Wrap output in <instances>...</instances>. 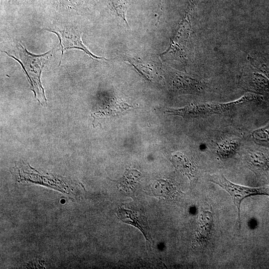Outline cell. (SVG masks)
<instances>
[{
    "label": "cell",
    "instance_id": "6da1fadb",
    "mask_svg": "<svg viewBox=\"0 0 269 269\" xmlns=\"http://www.w3.org/2000/svg\"><path fill=\"white\" fill-rule=\"evenodd\" d=\"M260 96L248 92L239 99L225 103L191 104L186 107L178 109H170L165 112L173 115L184 117H196L213 114H219L230 111L236 107L252 101Z\"/></svg>",
    "mask_w": 269,
    "mask_h": 269
},
{
    "label": "cell",
    "instance_id": "5b68a950",
    "mask_svg": "<svg viewBox=\"0 0 269 269\" xmlns=\"http://www.w3.org/2000/svg\"><path fill=\"white\" fill-rule=\"evenodd\" d=\"M51 31L55 33L59 37L62 55L66 49L78 48L83 50L93 59L107 60L104 57H98L92 54L87 48L81 40V34L77 29L67 28Z\"/></svg>",
    "mask_w": 269,
    "mask_h": 269
},
{
    "label": "cell",
    "instance_id": "9c48e42d",
    "mask_svg": "<svg viewBox=\"0 0 269 269\" xmlns=\"http://www.w3.org/2000/svg\"><path fill=\"white\" fill-rule=\"evenodd\" d=\"M130 108L131 106L127 103L113 99L109 104L106 105V106L92 114V116L94 118L93 122L96 120L98 121L107 117L115 115Z\"/></svg>",
    "mask_w": 269,
    "mask_h": 269
},
{
    "label": "cell",
    "instance_id": "277c9868",
    "mask_svg": "<svg viewBox=\"0 0 269 269\" xmlns=\"http://www.w3.org/2000/svg\"><path fill=\"white\" fill-rule=\"evenodd\" d=\"M189 25L188 20L184 19L172 37L169 47L160 55L161 57L171 56L182 61L185 60V48L189 35Z\"/></svg>",
    "mask_w": 269,
    "mask_h": 269
},
{
    "label": "cell",
    "instance_id": "3957f363",
    "mask_svg": "<svg viewBox=\"0 0 269 269\" xmlns=\"http://www.w3.org/2000/svg\"><path fill=\"white\" fill-rule=\"evenodd\" d=\"M20 56L22 61L23 64L21 63V65L27 73L28 72L29 78L31 81V79L33 80L34 82V86L38 89V86L40 89L43 90L41 87L40 76L43 67V65L46 63V59L45 58L46 54L35 55L29 53L22 45H19ZM42 91L44 93V91Z\"/></svg>",
    "mask_w": 269,
    "mask_h": 269
},
{
    "label": "cell",
    "instance_id": "52a82bcc",
    "mask_svg": "<svg viewBox=\"0 0 269 269\" xmlns=\"http://www.w3.org/2000/svg\"><path fill=\"white\" fill-rule=\"evenodd\" d=\"M213 222L211 212L204 210L201 213L198 220L195 243L200 245L206 243L211 233Z\"/></svg>",
    "mask_w": 269,
    "mask_h": 269
},
{
    "label": "cell",
    "instance_id": "30bf717a",
    "mask_svg": "<svg viewBox=\"0 0 269 269\" xmlns=\"http://www.w3.org/2000/svg\"><path fill=\"white\" fill-rule=\"evenodd\" d=\"M173 76V85L178 89L199 91L202 89L200 82L183 73L176 72Z\"/></svg>",
    "mask_w": 269,
    "mask_h": 269
},
{
    "label": "cell",
    "instance_id": "8992f818",
    "mask_svg": "<svg viewBox=\"0 0 269 269\" xmlns=\"http://www.w3.org/2000/svg\"><path fill=\"white\" fill-rule=\"evenodd\" d=\"M171 161L174 167L189 179L191 184L197 180V169L195 163L180 152L172 154Z\"/></svg>",
    "mask_w": 269,
    "mask_h": 269
},
{
    "label": "cell",
    "instance_id": "ba28073f",
    "mask_svg": "<svg viewBox=\"0 0 269 269\" xmlns=\"http://www.w3.org/2000/svg\"><path fill=\"white\" fill-rule=\"evenodd\" d=\"M127 61L133 65L134 68L147 80H151L152 73L156 69L158 66L156 60L152 58L142 59L139 58H130Z\"/></svg>",
    "mask_w": 269,
    "mask_h": 269
},
{
    "label": "cell",
    "instance_id": "7c38bea8",
    "mask_svg": "<svg viewBox=\"0 0 269 269\" xmlns=\"http://www.w3.org/2000/svg\"><path fill=\"white\" fill-rule=\"evenodd\" d=\"M117 15L123 20L127 27L129 25L127 20L126 14L128 8L127 0H110Z\"/></svg>",
    "mask_w": 269,
    "mask_h": 269
},
{
    "label": "cell",
    "instance_id": "7a4b0ae2",
    "mask_svg": "<svg viewBox=\"0 0 269 269\" xmlns=\"http://www.w3.org/2000/svg\"><path fill=\"white\" fill-rule=\"evenodd\" d=\"M209 180L220 186L230 194L236 207L239 228L240 223V206L242 201L250 196L257 195H265L269 196V186H261L259 187H249L235 184L229 181L220 173H214L209 175Z\"/></svg>",
    "mask_w": 269,
    "mask_h": 269
},
{
    "label": "cell",
    "instance_id": "8fae6325",
    "mask_svg": "<svg viewBox=\"0 0 269 269\" xmlns=\"http://www.w3.org/2000/svg\"><path fill=\"white\" fill-rule=\"evenodd\" d=\"M117 214L122 221L131 224L138 228L146 237L148 228L145 222L143 220H140V219L142 218L137 216L135 212L122 208L118 210Z\"/></svg>",
    "mask_w": 269,
    "mask_h": 269
}]
</instances>
